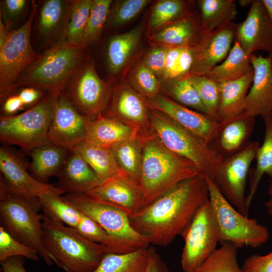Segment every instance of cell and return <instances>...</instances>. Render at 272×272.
I'll list each match as a JSON object with an SVG mask.
<instances>
[{
  "label": "cell",
  "instance_id": "6da1fadb",
  "mask_svg": "<svg viewBox=\"0 0 272 272\" xmlns=\"http://www.w3.org/2000/svg\"><path fill=\"white\" fill-rule=\"evenodd\" d=\"M209 197L207 181L198 174L130 215V223L150 245L166 246L182 234Z\"/></svg>",
  "mask_w": 272,
  "mask_h": 272
},
{
  "label": "cell",
  "instance_id": "7a4b0ae2",
  "mask_svg": "<svg viewBox=\"0 0 272 272\" xmlns=\"http://www.w3.org/2000/svg\"><path fill=\"white\" fill-rule=\"evenodd\" d=\"M142 152L140 209L182 181L200 174L192 162L167 149L152 131L143 134Z\"/></svg>",
  "mask_w": 272,
  "mask_h": 272
},
{
  "label": "cell",
  "instance_id": "3957f363",
  "mask_svg": "<svg viewBox=\"0 0 272 272\" xmlns=\"http://www.w3.org/2000/svg\"><path fill=\"white\" fill-rule=\"evenodd\" d=\"M41 210L43 242L52 261L66 272H93L108 249Z\"/></svg>",
  "mask_w": 272,
  "mask_h": 272
},
{
  "label": "cell",
  "instance_id": "277c9868",
  "mask_svg": "<svg viewBox=\"0 0 272 272\" xmlns=\"http://www.w3.org/2000/svg\"><path fill=\"white\" fill-rule=\"evenodd\" d=\"M86 48L66 41L50 47L22 72L18 88L33 87L47 94L64 91L85 61Z\"/></svg>",
  "mask_w": 272,
  "mask_h": 272
},
{
  "label": "cell",
  "instance_id": "5b68a950",
  "mask_svg": "<svg viewBox=\"0 0 272 272\" xmlns=\"http://www.w3.org/2000/svg\"><path fill=\"white\" fill-rule=\"evenodd\" d=\"M41 205L38 198L30 199L11 192L0 180V214L2 226L15 238L36 250L48 265L52 260L42 238Z\"/></svg>",
  "mask_w": 272,
  "mask_h": 272
},
{
  "label": "cell",
  "instance_id": "8992f818",
  "mask_svg": "<svg viewBox=\"0 0 272 272\" xmlns=\"http://www.w3.org/2000/svg\"><path fill=\"white\" fill-rule=\"evenodd\" d=\"M150 124L153 133L167 149L192 162L203 176L213 178L223 159L208 143L152 109Z\"/></svg>",
  "mask_w": 272,
  "mask_h": 272
},
{
  "label": "cell",
  "instance_id": "52a82bcc",
  "mask_svg": "<svg viewBox=\"0 0 272 272\" xmlns=\"http://www.w3.org/2000/svg\"><path fill=\"white\" fill-rule=\"evenodd\" d=\"M58 94H47L20 114L1 115V141L7 145H17L29 150L49 142L48 131Z\"/></svg>",
  "mask_w": 272,
  "mask_h": 272
},
{
  "label": "cell",
  "instance_id": "ba28073f",
  "mask_svg": "<svg viewBox=\"0 0 272 272\" xmlns=\"http://www.w3.org/2000/svg\"><path fill=\"white\" fill-rule=\"evenodd\" d=\"M30 14L26 22L9 33L0 47V102L2 104L18 90L17 82L22 72L39 56L32 48L30 33L37 5L31 1Z\"/></svg>",
  "mask_w": 272,
  "mask_h": 272
},
{
  "label": "cell",
  "instance_id": "9c48e42d",
  "mask_svg": "<svg viewBox=\"0 0 272 272\" xmlns=\"http://www.w3.org/2000/svg\"><path fill=\"white\" fill-rule=\"evenodd\" d=\"M209 199L219 226L221 241L233 243L238 248L246 246L257 248L269 238L267 228L254 218L238 212L223 195L212 180L204 176Z\"/></svg>",
  "mask_w": 272,
  "mask_h": 272
},
{
  "label": "cell",
  "instance_id": "30bf717a",
  "mask_svg": "<svg viewBox=\"0 0 272 272\" xmlns=\"http://www.w3.org/2000/svg\"><path fill=\"white\" fill-rule=\"evenodd\" d=\"M181 236L184 244L181 265L184 272H193L217 249L221 241L218 223L209 199L199 207Z\"/></svg>",
  "mask_w": 272,
  "mask_h": 272
},
{
  "label": "cell",
  "instance_id": "8fae6325",
  "mask_svg": "<svg viewBox=\"0 0 272 272\" xmlns=\"http://www.w3.org/2000/svg\"><path fill=\"white\" fill-rule=\"evenodd\" d=\"M62 197L75 208L94 220L112 238L137 249L149 247L148 240L131 225L130 214L126 210L86 194L65 193Z\"/></svg>",
  "mask_w": 272,
  "mask_h": 272
},
{
  "label": "cell",
  "instance_id": "7c38bea8",
  "mask_svg": "<svg viewBox=\"0 0 272 272\" xmlns=\"http://www.w3.org/2000/svg\"><path fill=\"white\" fill-rule=\"evenodd\" d=\"M259 146L258 142L250 141L242 150L223 159L211 179L225 198L246 217L249 213L245 196L247 179Z\"/></svg>",
  "mask_w": 272,
  "mask_h": 272
},
{
  "label": "cell",
  "instance_id": "4fadbf2b",
  "mask_svg": "<svg viewBox=\"0 0 272 272\" xmlns=\"http://www.w3.org/2000/svg\"><path fill=\"white\" fill-rule=\"evenodd\" d=\"M110 89L98 76L93 61L88 59L71 79L64 92L82 114L94 119L102 115Z\"/></svg>",
  "mask_w": 272,
  "mask_h": 272
},
{
  "label": "cell",
  "instance_id": "5bb4252c",
  "mask_svg": "<svg viewBox=\"0 0 272 272\" xmlns=\"http://www.w3.org/2000/svg\"><path fill=\"white\" fill-rule=\"evenodd\" d=\"M151 108L147 99L129 84L121 83L111 87L102 115L117 119L141 133L152 131Z\"/></svg>",
  "mask_w": 272,
  "mask_h": 272
},
{
  "label": "cell",
  "instance_id": "9a60e30c",
  "mask_svg": "<svg viewBox=\"0 0 272 272\" xmlns=\"http://www.w3.org/2000/svg\"><path fill=\"white\" fill-rule=\"evenodd\" d=\"M89 118L82 114L64 91L56 98L48 131L50 142L68 150L86 139Z\"/></svg>",
  "mask_w": 272,
  "mask_h": 272
},
{
  "label": "cell",
  "instance_id": "2e32d148",
  "mask_svg": "<svg viewBox=\"0 0 272 272\" xmlns=\"http://www.w3.org/2000/svg\"><path fill=\"white\" fill-rule=\"evenodd\" d=\"M27 168L18 154L6 146L1 147V178L11 192L30 199L38 198L45 193H64L57 186L37 180L27 171Z\"/></svg>",
  "mask_w": 272,
  "mask_h": 272
},
{
  "label": "cell",
  "instance_id": "e0dca14e",
  "mask_svg": "<svg viewBox=\"0 0 272 272\" xmlns=\"http://www.w3.org/2000/svg\"><path fill=\"white\" fill-rule=\"evenodd\" d=\"M237 24L230 22L211 32L204 31L192 48L193 60L189 75L205 76L229 54Z\"/></svg>",
  "mask_w": 272,
  "mask_h": 272
},
{
  "label": "cell",
  "instance_id": "ac0fdd59",
  "mask_svg": "<svg viewBox=\"0 0 272 272\" xmlns=\"http://www.w3.org/2000/svg\"><path fill=\"white\" fill-rule=\"evenodd\" d=\"M235 40L247 56L257 51L272 53V23L262 0H253L245 19L237 24Z\"/></svg>",
  "mask_w": 272,
  "mask_h": 272
},
{
  "label": "cell",
  "instance_id": "d6986e66",
  "mask_svg": "<svg viewBox=\"0 0 272 272\" xmlns=\"http://www.w3.org/2000/svg\"><path fill=\"white\" fill-rule=\"evenodd\" d=\"M147 100L151 109L165 115L208 144L219 123L207 114L191 110L160 94Z\"/></svg>",
  "mask_w": 272,
  "mask_h": 272
},
{
  "label": "cell",
  "instance_id": "ffe728a7",
  "mask_svg": "<svg viewBox=\"0 0 272 272\" xmlns=\"http://www.w3.org/2000/svg\"><path fill=\"white\" fill-rule=\"evenodd\" d=\"M250 61L254 73L244 111L252 116L262 117L272 113V53L266 57L253 53Z\"/></svg>",
  "mask_w": 272,
  "mask_h": 272
},
{
  "label": "cell",
  "instance_id": "44dd1931",
  "mask_svg": "<svg viewBox=\"0 0 272 272\" xmlns=\"http://www.w3.org/2000/svg\"><path fill=\"white\" fill-rule=\"evenodd\" d=\"M255 118L244 111L219 121L209 145L223 159L238 153L250 143Z\"/></svg>",
  "mask_w": 272,
  "mask_h": 272
},
{
  "label": "cell",
  "instance_id": "7402d4cb",
  "mask_svg": "<svg viewBox=\"0 0 272 272\" xmlns=\"http://www.w3.org/2000/svg\"><path fill=\"white\" fill-rule=\"evenodd\" d=\"M84 194L122 208L130 215L140 209L139 183L121 172Z\"/></svg>",
  "mask_w": 272,
  "mask_h": 272
},
{
  "label": "cell",
  "instance_id": "603a6c76",
  "mask_svg": "<svg viewBox=\"0 0 272 272\" xmlns=\"http://www.w3.org/2000/svg\"><path fill=\"white\" fill-rule=\"evenodd\" d=\"M204 31L200 15L189 12L186 15L167 25L150 37L154 47L192 48L200 40Z\"/></svg>",
  "mask_w": 272,
  "mask_h": 272
},
{
  "label": "cell",
  "instance_id": "cb8c5ba5",
  "mask_svg": "<svg viewBox=\"0 0 272 272\" xmlns=\"http://www.w3.org/2000/svg\"><path fill=\"white\" fill-rule=\"evenodd\" d=\"M57 177V187L64 193L71 195L86 194L102 183L85 160L72 150H69Z\"/></svg>",
  "mask_w": 272,
  "mask_h": 272
},
{
  "label": "cell",
  "instance_id": "d4e9b609",
  "mask_svg": "<svg viewBox=\"0 0 272 272\" xmlns=\"http://www.w3.org/2000/svg\"><path fill=\"white\" fill-rule=\"evenodd\" d=\"M71 1L46 0L39 11L37 30L38 35L50 47L65 42Z\"/></svg>",
  "mask_w": 272,
  "mask_h": 272
},
{
  "label": "cell",
  "instance_id": "484cf974",
  "mask_svg": "<svg viewBox=\"0 0 272 272\" xmlns=\"http://www.w3.org/2000/svg\"><path fill=\"white\" fill-rule=\"evenodd\" d=\"M136 130L117 119L101 115L94 119L89 118L85 140L112 150L128 139Z\"/></svg>",
  "mask_w": 272,
  "mask_h": 272
},
{
  "label": "cell",
  "instance_id": "4316f807",
  "mask_svg": "<svg viewBox=\"0 0 272 272\" xmlns=\"http://www.w3.org/2000/svg\"><path fill=\"white\" fill-rule=\"evenodd\" d=\"M31 151L32 161L28 168L31 175L39 182L47 184L49 178L58 176L69 150L49 142Z\"/></svg>",
  "mask_w": 272,
  "mask_h": 272
},
{
  "label": "cell",
  "instance_id": "83f0119b",
  "mask_svg": "<svg viewBox=\"0 0 272 272\" xmlns=\"http://www.w3.org/2000/svg\"><path fill=\"white\" fill-rule=\"evenodd\" d=\"M254 72L235 80L219 84V121L236 116L245 111V100L251 85Z\"/></svg>",
  "mask_w": 272,
  "mask_h": 272
},
{
  "label": "cell",
  "instance_id": "f1b7e54d",
  "mask_svg": "<svg viewBox=\"0 0 272 272\" xmlns=\"http://www.w3.org/2000/svg\"><path fill=\"white\" fill-rule=\"evenodd\" d=\"M142 36V27L138 26L124 33L112 36L106 48V61L109 73L119 74L138 50Z\"/></svg>",
  "mask_w": 272,
  "mask_h": 272
},
{
  "label": "cell",
  "instance_id": "f546056e",
  "mask_svg": "<svg viewBox=\"0 0 272 272\" xmlns=\"http://www.w3.org/2000/svg\"><path fill=\"white\" fill-rule=\"evenodd\" d=\"M264 123V136L255 157L256 163L249 172V190L246 196V206L249 211L251 201L264 174L272 178V113L262 116Z\"/></svg>",
  "mask_w": 272,
  "mask_h": 272
},
{
  "label": "cell",
  "instance_id": "4dcf8cb0",
  "mask_svg": "<svg viewBox=\"0 0 272 272\" xmlns=\"http://www.w3.org/2000/svg\"><path fill=\"white\" fill-rule=\"evenodd\" d=\"M72 150L85 160L102 183L121 172L111 149L95 145L85 140Z\"/></svg>",
  "mask_w": 272,
  "mask_h": 272
},
{
  "label": "cell",
  "instance_id": "1f68e13d",
  "mask_svg": "<svg viewBox=\"0 0 272 272\" xmlns=\"http://www.w3.org/2000/svg\"><path fill=\"white\" fill-rule=\"evenodd\" d=\"M253 71L250 57L246 55L235 40L233 46L224 61L218 64L206 76L217 83L239 79Z\"/></svg>",
  "mask_w": 272,
  "mask_h": 272
},
{
  "label": "cell",
  "instance_id": "d6a6232c",
  "mask_svg": "<svg viewBox=\"0 0 272 272\" xmlns=\"http://www.w3.org/2000/svg\"><path fill=\"white\" fill-rule=\"evenodd\" d=\"M144 134L136 130L128 139L111 150L121 172L139 183Z\"/></svg>",
  "mask_w": 272,
  "mask_h": 272
},
{
  "label": "cell",
  "instance_id": "836d02e7",
  "mask_svg": "<svg viewBox=\"0 0 272 272\" xmlns=\"http://www.w3.org/2000/svg\"><path fill=\"white\" fill-rule=\"evenodd\" d=\"M148 259V248L124 253L107 252L93 272H144Z\"/></svg>",
  "mask_w": 272,
  "mask_h": 272
},
{
  "label": "cell",
  "instance_id": "e575fe53",
  "mask_svg": "<svg viewBox=\"0 0 272 272\" xmlns=\"http://www.w3.org/2000/svg\"><path fill=\"white\" fill-rule=\"evenodd\" d=\"M198 4L204 31L211 32L233 22L237 15L234 0H200Z\"/></svg>",
  "mask_w": 272,
  "mask_h": 272
},
{
  "label": "cell",
  "instance_id": "d590c367",
  "mask_svg": "<svg viewBox=\"0 0 272 272\" xmlns=\"http://www.w3.org/2000/svg\"><path fill=\"white\" fill-rule=\"evenodd\" d=\"M160 82L161 90L164 91L168 97L185 107L209 115L208 110L187 76L162 80Z\"/></svg>",
  "mask_w": 272,
  "mask_h": 272
},
{
  "label": "cell",
  "instance_id": "8d00e7d4",
  "mask_svg": "<svg viewBox=\"0 0 272 272\" xmlns=\"http://www.w3.org/2000/svg\"><path fill=\"white\" fill-rule=\"evenodd\" d=\"M188 3L182 0H160L152 7L148 22L151 35L170 23L186 15L189 12Z\"/></svg>",
  "mask_w": 272,
  "mask_h": 272
},
{
  "label": "cell",
  "instance_id": "74e56055",
  "mask_svg": "<svg viewBox=\"0 0 272 272\" xmlns=\"http://www.w3.org/2000/svg\"><path fill=\"white\" fill-rule=\"evenodd\" d=\"M238 248L224 242L193 272H244L237 261Z\"/></svg>",
  "mask_w": 272,
  "mask_h": 272
},
{
  "label": "cell",
  "instance_id": "f35d334b",
  "mask_svg": "<svg viewBox=\"0 0 272 272\" xmlns=\"http://www.w3.org/2000/svg\"><path fill=\"white\" fill-rule=\"evenodd\" d=\"M93 0L71 1L66 34V42L82 45L84 32L91 11Z\"/></svg>",
  "mask_w": 272,
  "mask_h": 272
},
{
  "label": "cell",
  "instance_id": "ab89813d",
  "mask_svg": "<svg viewBox=\"0 0 272 272\" xmlns=\"http://www.w3.org/2000/svg\"><path fill=\"white\" fill-rule=\"evenodd\" d=\"M112 1L111 0H93V3L84 32L83 46L98 41L107 24Z\"/></svg>",
  "mask_w": 272,
  "mask_h": 272
},
{
  "label": "cell",
  "instance_id": "60d3db41",
  "mask_svg": "<svg viewBox=\"0 0 272 272\" xmlns=\"http://www.w3.org/2000/svg\"><path fill=\"white\" fill-rule=\"evenodd\" d=\"M129 85L147 99L160 94V80L146 65L143 60L139 62L128 76Z\"/></svg>",
  "mask_w": 272,
  "mask_h": 272
},
{
  "label": "cell",
  "instance_id": "b9f144b4",
  "mask_svg": "<svg viewBox=\"0 0 272 272\" xmlns=\"http://www.w3.org/2000/svg\"><path fill=\"white\" fill-rule=\"evenodd\" d=\"M188 79L197 90L209 115L218 120L217 112L220 101L219 84L206 76L188 75Z\"/></svg>",
  "mask_w": 272,
  "mask_h": 272
},
{
  "label": "cell",
  "instance_id": "7bdbcfd3",
  "mask_svg": "<svg viewBox=\"0 0 272 272\" xmlns=\"http://www.w3.org/2000/svg\"><path fill=\"white\" fill-rule=\"evenodd\" d=\"M151 2L149 0L116 1L111 6L107 24L115 27L135 18Z\"/></svg>",
  "mask_w": 272,
  "mask_h": 272
},
{
  "label": "cell",
  "instance_id": "ee69618b",
  "mask_svg": "<svg viewBox=\"0 0 272 272\" xmlns=\"http://www.w3.org/2000/svg\"><path fill=\"white\" fill-rule=\"evenodd\" d=\"M39 254L33 248L19 241L1 225L0 227V261L3 262L10 258L20 256L37 261Z\"/></svg>",
  "mask_w": 272,
  "mask_h": 272
},
{
  "label": "cell",
  "instance_id": "f6af8a7d",
  "mask_svg": "<svg viewBox=\"0 0 272 272\" xmlns=\"http://www.w3.org/2000/svg\"><path fill=\"white\" fill-rule=\"evenodd\" d=\"M1 2V15L2 16V19L6 28L10 32L12 30L15 21L27 6L29 1L3 0Z\"/></svg>",
  "mask_w": 272,
  "mask_h": 272
},
{
  "label": "cell",
  "instance_id": "bcb514c9",
  "mask_svg": "<svg viewBox=\"0 0 272 272\" xmlns=\"http://www.w3.org/2000/svg\"><path fill=\"white\" fill-rule=\"evenodd\" d=\"M168 48L154 47L143 60L146 65L161 80L163 77L165 59Z\"/></svg>",
  "mask_w": 272,
  "mask_h": 272
},
{
  "label": "cell",
  "instance_id": "7dc6e473",
  "mask_svg": "<svg viewBox=\"0 0 272 272\" xmlns=\"http://www.w3.org/2000/svg\"><path fill=\"white\" fill-rule=\"evenodd\" d=\"M244 272H272V251L263 255L253 254L244 261Z\"/></svg>",
  "mask_w": 272,
  "mask_h": 272
},
{
  "label": "cell",
  "instance_id": "c3c4849f",
  "mask_svg": "<svg viewBox=\"0 0 272 272\" xmlns=\"http://www.w3.org/2000/svg\"><path fill=\"white\" fill-rule=\"evenodd\" d=\"M183 48H168L166 56L163 77L160 81L177 78L179 58Z\"/></svg>",
  "mask_w": 272,
  "mask_h": 272
},
{
  "label": "cell",
  "instance_id": "681fc988",
  "mask_svg": "<svg viewBox=\"0 0 272 272\" xmlns=\"http://www.w3.org/2000/svg\"><path fill=\"white\" fill-rule=\"evenodd\" d=\"M148 259L144 272H171L154 247L148 248Z\"/></svg>",
  "mask_w": 272,
  "mask_h": 272
},
{
  "label": "cell",
  "instance_id": "f907efd6",
  "mask_svg": "<svg viewBox=\"0 0 272 272\" xmlns=\"http://www.w3.org/2000/svg\"><path fill=\"white\" fill-rule=\"evenodd\" d=\"M17 94L25 108L34 106L47 94L44 92L33 87H23Z\"/></svg>",
  "mask_w": 272,
  "mask_h": 272
},
{
  "label": "cell",
  "instance_id": "816d5d0a",
  "mask_svg": "<svg viewBox=\"0 0 272 272\" xmlns=\"http://www.w3.org/2000/svg\"><path fill=\"white\" fill-rule=\"evenodd\" d=\"M1 105V115L6 116L16 115L18 111L25 108L17 93L7 98Z\"/></svg>",
  "mask_w": 272,
  "mask_h": 272
},
{
  "label": "cell",
  "instance_id": "f5cc1de1",
  "mask_svg": "<svg viewBox=\"0 0 272 272\" xmlns=\"http://www.w3.org/2000/svg\"><path fill=\"white\" fill-rule=\"evenodd\" d=\"M3 272H27L23 265V258L15 256L1 263Z\"/></svg>",
  "mask_w": 272,
  "mask_h": 272
},
{
  "label": "cell",
  "instance_id": "db71d44e",
  "mask_svg": "<svg viewBox=\"0 0 272 272\" xmlns=\"http://www.w3.org/2000/svg\"><path fill=\"white\" fill-rule=\"evenodd\" d=\"M268 199L265 202L264 206L267 214L272 217V181L269 180V185L267 189Z\"/></svg>",
  "mask_w": 272,
  "mask_h": 272
},
{
  "label": "cell",
  "instance_id": "11a10c76",
  "mask_svg": "<svg viewBox=\"0 0 272 272\" xmlns=\"http://www.w3.org/2000/svg\"><path fill=\"white\" fill-rule=\"evenodd\" d=\"M1 16V15H0ZM9 31L6 28L5 24L2 20L1 16H0V47H1L5 43Z\"/></svg>",
  "mask_w": 272,
  "mask_h": 272
},
{
  "label": "cell",
  "instance_id": "9f6ffc18",
  "mask_svg": "<svg viewBox=\"0 0 272 272\" xmlns=\"http://www.w3.org/2000/svg\"><path fill=\"white\" fill-rule=\"evenodd\" d=\"M272 23V0H262Z\"/></svg>",
  "mask_w": 272,
  "mask_h": 272
},
{
  "label": "cell",
  "instance_id": "6f0895ef",
  "mask_svg": "<svg viewBox=\"0 0 272 272\" xmlns=\"http://www.w3.org/2000/svg\"><path fill=\"white\" fill-rule=\"evenodd\" d=\"M253 0H240L238 1V4L240 6L246 7L249 5H251Z\"/></svg>",
  "mask_w": 272,
  "mask_h": 272
}]
</instances>
